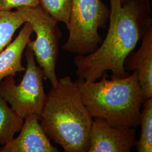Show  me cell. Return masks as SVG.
<instances>
[{
	"instance_id": "obj_5",
	"label": "cell",
	"mask_w": 152,
	"mask_h": 152,
	"mask_svg": "<svg viewBox=\"0 0 152 152\" xmlns=\"http://www.w3.org/2000/svg\"><path fill=\"white\" fill-rule=\"evenodd\" d=\"M16 11L25 22L31 24L36 34L35 40H31L27 47L32 51L38 66L44 71L45 79L49 80L51 86H56L58 78L56 65L62 34L58 22L39 5L21 7Z\"/></svg>"
},
{
	"instance_id": "obj_4",
	"label": "cell",
	"mask_w": 152,
	"mask_h": 152,
	"mask_svg": "<svg viewBox=\"0 0 152 152\" xmlns=\"http://www.w3.org/2000/svg\"><path fill=\"white\" fill-rule=\"evenodd\" d=\"M109 9L102 0H72L69 35L63 49L77 55H87L102 42L99 29L106 27Z\"/></svg>"
},
{
	"instance_id": "obj_11",
	"label": "cell",
	"mask_w": 152,
	"mask_h": 152,
	"mask_svg": "<svg viewBox=\"0 0 152 152\" xmlns=\"http://www.w3.org/2000/svg\"><path fill=\"white\" fill-rule=\"evenodd\" d=\"M23 122L0 94V143L4 145L11 141L21 130Z\"/></svg>"
},
{
	"instance_id": "obj_17",
	"label": "cell",
	"mask_w": 152,
	"mask_h": 152,
	"mask_svg": "<svg viewBox=\"0 0 152 152\" xmlns=\"http://www.w3.org/2000/svg\"><path fill=\"white\" fill-rule=\"evenodd\" d=\"M1 151V148H0V152Z\"/></svg>"
},
{
	"instance_id": "obj_16",
	"label": "cell",
	"mask_w": 152,
	"mask_h": 152,
	"mask_svg": "<svg viewBox=\"0 0 152 152\" xmlns=\"http://www.w3.org/2000/svg\"><path fill=\"white\" fill-rule=\"evenodd\" d=\"M131 1H132V0H120L121 4L122 5H125L126 4H127V3L130 2H131ZM140 1H145V2H150V1H151V0H140Z\"/></svg>"
},
{
	"instance_id": "obj_13",
	"label": "cell",
	"mask_w": 152,
	"mask_h": 152,
	"mask_svg": "<svg viewBox=\"0 0 152 152\" xmlns=\"http://www.w3.org/2000/svg\"><path fill=\"white\" fill-rule=\"evenodd\" d=\"M26 23L17 11H0V52L11 42L16 31Z\"/></svg>"
},
{
	"instance_id": "obj_2",
	"label": "cell",
	"mask_w": 152,
	"mask_h": 152,
	"mask_svg": "<svg viewBox=\"0 0 152 152\" xmlns=\"http://www.w3.org/2000/svg\"><path fill=\"white\" fill-rule=\"evenodd\" d=\"M51 87L39 118L41 125L50 140L65 152H88L93 117L76 82L65 76Z\"/></svg>"
},
{
	"instance_id": "obj_9",
	"label": "cell",
	"mask_w": 152,
	"mask_h": 152,
	"mask_svg": "<svg viewBox=\"0 0 152 152\" xmlns=\"http://www.w3.org/2000/svg\"><path fill=\"white\" fill-rule=\"evenodd\" d=\"M125 71H135L144 102L152 98V19L147 22L140 48L131 52L125 59Z\"/></svg>"
},
{
	"instance_id": "obj_6",
	"label": "cell",
	"mask_w": 152,
	"mask_h": 152,
	"mask_svg": "<svg viewBox=\"0 0 152 152\" xmlns=\"http://www.w3.org/2000/svg\"><path fill=\"white\" fill-rule=\"evenodd\" d=\"M25 55L27 67L20 83L16 85L12 76L0 81V94L23 120L32 114L40 118L47 99L44 90L46 79L44 71L36 65L32 51L28 47Z\"/></svg>"
},
{
	"instance_id": "obj_7",
	"label": "cell",
	"mask_w": 152,
	"mask_h": 152,
	"mask_svg": "<svg viewBox=\"0 0 152 152\" xmlns=\"http://www.w3.org/2000/svg\"><path fill=\"white\" fill-rule=\"evenodd\" d=\"M135 127L113 126L100 117H93L88 152H130L136 144Z\"/></svg>"
},
{
	"instance_id": "obj_15",
	"label": "cell",
	"mask_w": 152,
	"mask_h": 152,
	"mask_svg": "<svg viewBox=\"0 0 152 152\" xmlns=\"http://www.w3.org/2000/svg\"><path fill=\"white\" fill-rule=\"evenodd\" d=\"M38 5V0H0V11H11L14 8Z\"/></svg>"
},
{
	"instance_id": "obj_10",
	"label": "cell",
	"mask_w": 152,
	"mask_h": 152,
	"mask_svg": "<svg viewBox=\"0 0 152 152\" xmlns=\"http://www.w3.org/2000/svg\"><path fill=\"white\" fill-rule=\"evenodd\" d=\"M16 38L0 52V81L8 76H14L25 71L22 55L33 33L30 23L26 22Z\"/></svg>"
},
{
	"instance_id": "obj_14",
	"label": "cell",
	"mask_w": 152,
	"mask_h": 152,
	"mask_svg": "<svg viewBox=\"0 0 152 152\" xmlns=\"http://www.w3.org/2000/svg\"><path fill=\"white\" fill-rule=\"evenodd\" d=\"M72 0H38V5L57 22L69 25Z\"/></svg>"
},
{
	"instance_id": "obj_3",
	"label": "cell",
	"mask_w": 152,
	"mask_h": 152,
	"mask_svg": "<svg viewBox=\"0 0 152 152\" xmlns=\"http://www.w3.org/2000/svg\"><path fill=\"white\" fill-rule=\"evenodd\" d=\"M104 72L98 82L79 78L76 83L82 100L93 117L103 118L113 126L140 125L144 102L137 73L120 77Z\"/></svg>"
},
{
	"instance_id": "obj_8",
	"label": "cell",
	"mask_w": 152,
	"mask_h": 152,
	"mask_svg": "<svg viewBox=\"0 0 152 152\" xmlns=\"http://www.w3.org/2000/svg\"><path fill=\"white\" fill-rule=\"evenodd\" d=\"M19 136L1 148V152H59L39 122V118L35 114L27 116Z\"/></svg>"
},
{
	"instance_id": "obj_12",
	"label": "cell",
	"mask_w": 152,
	"mask_h": 152,
	"mask_svg": "<svg viewBox=\"0 0 152 152\" xmlns=\"http://www.w3.org/2000/svg\"><path fill=\"white\" fill-rule=\"evenodd\" d=\"M140 115L141 132L135 147L139 152H152V98L142 103Z\"/></svg>"
},
{
	"instance_id": "obj_1",
	"label": "cell",
	"mask_w": 152,
	"mask_h": 152,
	"mask_svg": "<svg viewBox=\"0 0 152 152\" xmlns=\"http://www.w3.org/2000/svg\"><path fill=\"white\" fill-rule=\"evenodd\" d=\"M108 33L98 48L74 58L76 74L86 81H96L108 71L114 76L128 75L125 59L141 39L151 15L149 2L132 0L122 5L120 0H109Z\"/></svg>"
}]
</instances>
